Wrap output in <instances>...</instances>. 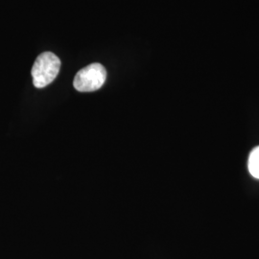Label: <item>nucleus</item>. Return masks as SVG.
<instances>
[{
	"label": "nucleus",
	"instance_id": "1",
	"mask_svg": "<svg viewBox=\"0 0 259 259\" xmlns=\"http://www.w3.org/2000/svg\"><path fill=\"white\" fill-rule=\"evenodd\" d=\"M61 61L52 52H45L38 56L32 68L33 83L37 89H42L52 83L59 74Z\"/></svg>",
	"mask_w": 259,
	"mask_h": 259
},
{
	"label": "nucleus",
	"instance_id": "2",
	"mask_svg": "<svg viewBox=\"0 0 259 259\" xmlns=\"http://www.w3.org/2000/svg\"><path fill=\"white\" fill-rule=\"evenodd\" d=\"M107 71L100 64H92L75 76L74 88L81 93H92L101 89L106 82Z\"/></svg>",
	"mask_w": 259,
	"mask_h": 259
},
{
	"label": "nucleus",
	"instance_id": "3",
	"mask_svg": "<svg viewBox=\"0 0 259 259\" xmlns=\"http://www.w3.org/2000/svg\"><path fill=\"white\" fill-rule=\"evenodd\" d=\"M250 173L256 179H259V146L251 151L249 157Z\"/></svg>",
	"mask_w": 259,
	"mask_h": 259
}]
</instances>
